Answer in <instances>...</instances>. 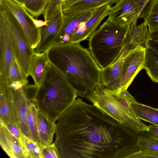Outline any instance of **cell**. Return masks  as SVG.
Here are the masks:
<instances>
[{
  "label": "cell",
  "mask_w": 158,
  "mask_h": 158,
  "mask_svg": "<svg viewBox=\"0 0 158 158\" xmlns=\"http://www.w3.org/2000/svg\"><path fill=\"white\" fill-rule=\"evenodd\" d=\"M47 51L49 62L64 75L78 96L85 98L99 85L101 69L89 49L79 43L52 45Z\"/></svg>",
  "instance_id": "obj_2"
},
{
  "label": "cell",
  "mask_w": 158,
  "mask_h": 158,
  "mask_svg": "<svg viewBox=\"0 0 158 158\" xmlns=\"http://www.w3.org/2000/svg\"><path fill=\"white\" fill-rule=\"evenodd\" d=\"M147 46L151 48L158 54V29L149 31Z\"/></svg>",
  "instance_id": "obj_31"
},
{
  "label": "cell",
  "mask_w": 158,
  "mask_h": 158,
  "mask_svg": "<svg viewBox=\"0 0 158 158\" xmlns=\"http://www.w3.org/2000/svg\"><path fill=\"white\" fill-rule=\"evenodd\" d=\"M10 11L23 30L33 49L37 47L40 38V28L35 25L32 16L23 7L13 0H0Z\"/></svg>",
  "instance_id": "obj_7"
},
{
  "label": "cell",
  "mask_w": 158,
  "mask_h": 158,
  "mask_svg": "<svg viewBox=\"0 0 158 158\" xmlns=\"http://www.w3.org/2000/svg\"><path fill=\"white\" fill-rule=\"evenodd\" d=\"M34 23L38 28H40L44 26H46L47 24V22L40 20H38L34 19H33Z\"/></svg>",
  "instance_id": "obj_35"
},
{
  "label": "cell",
  "mask_w": 158,
  "mask_h": 158,
  "mask_svg": "<svg viewBox=\"0 0 158 158\" xmlns=\"http://www.w3.org/2000/svg\"><path fill=\"white\" fill-rule=\"evenodd\" d=\"M27 96V121L32 140L39 144L37 124V112L38 110L34 97L35 89L29 85L25 86Z\"/></svg>",
  "instance_id": "obj_18"
},
{
  "label": "cell",
  "mask_w": 158,
  "mask_h": 158,
  "mask_svg": "<svg viewBox=\"0 0 158 158\" xmlns=\"http://www.w3.org/2000/svg\"><path fill=\"white\" fill-rule=\"evenodd\" d=\"M144 69L152 80L158 82V54L152 49L146 46Z\"/></svg>",
  "instance_id": "obj_24"
},
{
  "label": "cell",
  "mask_w": 158,
  "mask_h": 158,
  "mask_svg": "<svg viewBox=\"0 0 158 158\" xmlns=\"http://www.w3.org/2000/svg\"><path fill=\"white\" fill-rule=\"evenodd\" d=\"M22 140L27 158H40L42 147L39 144L23 135Z\"/></svg>",
  "instance_id": "obj_28"
},
{
  "label": "cell",
  "mask_w": 158,
  "mask_h": 158,
  "mask_svg": "<svg viewBox=\"0 0 158 158\" xmlns=\"http://www.w3.org/2000/svg\"><path fill=\"white\" fill-rule=\"evenodd\" d=\"M25 86L17 89H10L12 95L18 124L21 133L24 136L32 140L27 121V96Z\"/></svg>",
  "instance_id": "obj_16"
},
{
  "label": "cell",
  "mask_w": 158,
  "mask_h": 158,
  "mask_svg": "<svg viewBox=\"0 0 158 158\" xmlns=\"http://www.w3.org/2000/svg\"><path fill=\"white\" fill-rule=\"evenodd\" d=\"M139 18L143 19L149 31L158 29V0H150Z\"/></svg>",
  "instance_id": "obj_22"
},
{
  "label": "cell",
  "mask_w": 158,
  "mask_h": 158,
  "mask_svg": "<svg viewBox=\"0 0 158 158\" xmlns=\"http://www.w3.org/2000/svg\"><path fill=\"white\" fill-rule=\"evenodd\" d=\"M49 62L47 51L41 52H34L31 59L29 76L36 86L40 84Z\"/></svg>",
  "instance_id": "obj_20"
},
{
  "label": "cell",
  "mask_w": 158,
  "mask_h": 158,
  "mask_svg": "<svg viewBox=\"0 0 158 158\" xmlns=\"http://www.w3.org/2000/svg\"><path fill=\"white\" fill-rule=\"evenodd\" d=\"M18 3L20 4L21 5L23 4L24 0H13Z\"/></svg>",
  "instance_id": "obj_36"
},
{
  "label": "cell",
  "mask_w": 158,
  "mask_h": 158,
  "mask_svg": "<svg viewBox=\"0 0 158 158\" xmlns=\"http://www.w3.org/2000/svg\"><path fill=\"white\" fill-rule=\"evenodd\" d=\"M129 27L107 19L89 37V50L101 69L115 63L123 48Z\"/></svg>",
  "instance_id": "obj_5"
},
{
  "label": "cell",
  "mask_w": 158,
  "mask_h": 158,
  "mask_svg": "<svg viewBox=\"0 0 158 158\" xmlns=\"http://www.w3.org/2000/svg\"><path fill=\"white\" fill-rule=\"evenodd\" d=\"M0 9L8 22L11 37L14 56L25 76H29L31 59L35 52L16 19L2 2Z\"/></svg>",
  "instance_id": "obj_6"
},
{
  "label": "cell",
  "mask_w": 158,
  "mask_h": 158,
  "mask_svg": "<svg viewBox=\"0 0 158 158\" xmlns=\"http://www.w3.org/2000/svg\"><path fill=\"white\" fill-rule=\"evenodd\" d=\"M50 0H24L22 5L34 17L43 14Z\"/></svg>",
  "instance_id": "obj_26"
},
{
  "label": "cell",
  "mask_w": 158,
  "mask_h": 158,
  "mask_svg": "<svg viewBox=\"0 0 158 158\" xmlns=\"http://www.w3.org/2000/svg\"><path fill=\"white\" fill-rule=\"evenodd\" d=\"M14 58L9 27L5 14L0 9V76L6 80Z\"/></svg>",
  "instance_id": "obj_9"
},
{
  "label": "cell",
  "mask_w": 158,
  "mask_h": 158,
  "mask_svg": "<svg viewBox=\"0 0 158 158\" xmlns=\"http://www.w3.org/2000/svg\"><path fill=\"white\" fill-rule=\"evenodd\" d=\"M107 20L123 26L129 27L137 18L139 12L135 0H119L111 7Z\"/></svg>",
  "instance_id": "obj_11"
},
{
  "label": "cell",
  "mask_w": 158,
  "mask_h": 158,
  "mask_svg": "<svg viewBox=\"0 0 158 158\" xmlns=\"http://www.w3.org/2000/svg\"><path fill=\"white\" fill-rule=\"evenodd\" d=\"M131 106L138 118L158 126V109L139 103L132 102Z\"/></svg>",
  "instance_id": "obj_21"
},
{
  "label": "cell",
  "mask_w": 158,
  "mask_h": 158,
  "mask_svg": "<svg viewBox=\"0 0 158 158\" xmlns=\"http://www.w3.org/2000/svg\"><path fill=\"white\" fill-rule=\"evenodd\" d=\"M40 158H60L54 143L42 148Z\"/></svg>",
  "instance_id": "obj_30"
},
{
  "label": "cell",
  "mask_w": 158,
  "mask_h": 158,
  "mask_svg": "<svg viewBox=\"0 0 158 158\" xmlns=\"http://www.w3.org/2000/svg\"><path fill=\"white\" fill-rule=\"evenodd\" d=\"M85 98L134 132L148 130V126L141 121L134 111L131 104L136 101L127 90H112L98 85Z\"/></svg>",
  "instance_id": "obj_4"
},
{
  "label": "cell",
  "mask_w": 158,
  "mask_h": 158,
  "mask_svg": "<svg viewBox=\"0 0 158 158\" xmlns=\"http://www.w3.org/2000/svg\"><path fill=\"white\" fill-rule=\"evenodd\" d=\"M119 0H63L61 4L64 16L72 17L82 13L94 11L102 6H111Z\"/></svg>",
  "instance_id": "obj_12"
},
{
  "label": "cell",
  "mask_w": 158,
  "mask_h": 158,
  "mask_svg": "<svg viewBox=\"0 0 158 158\" xmlns=\"http://www.w3.org/2000/svg\"><path fill=\"white\" fill-rule=\"evenodd\" d=\"M148 40V33L146 29L140 25H137L136 23H133L129 27L121 53L114 63L123 60L138 46L145 47Z\"/></svg>",
  "instance_id": "obj_14"
},
{
  "label": "cell",
  "mask_w": 158,
  "mask_h": 158,
  "mask_svg": "<svg viewBox=\"0 0 158 158\" xmlns=\"http://www.w3.org/2000/svg\"></svg>",
  "instance_id": "obj_37"
},
{
  "label": "cell",
  "mask_w": 158,
  "mask_h": 158,
  "mask_svg": "<svg viewBox=\"0 0 158 158\" xmlns=\"http://www.w3.org/2000/svg\"><path fill=\"white\" fill-rule=\"evenodd\" d=\"M148 133L158 139V126L153 125L148 126Z\"/></svg>",
  "instance_id": "obj_34"
},
{
  "label": "cell",
  "mask_w": 158,
  "mask_h": 158,
  "mask_svg": "<svg viewBox=\"0 0 158 158\" xmlns=\"http://www.w3.org/2000/svg\"><path fill=\"white\" fill-rule=\"evenodd\" d=\"M123 60L101 69L99 85L112 90L121 89Z\"/></svg>",
  "instance_id": "obj_17"
},
{
  "label": "cell",
  "mask_w": 158,
  "mask_h": 158,
  "mask_svg": "<svg viewBox=\"0 0 158 158\" xmlns=\"http://www.w3.org/2000/svg\"><path fill=\"white\" fill-rule=\"evenodd\" d=\"M4 125L15 136L23 143L22 140L23 135L21 133L18 124L10 123Z\"/></svg>",
  "instance_id": "obj_32"
},
{
  "label": "cell",
  "mask_w": 158,
  "mask_h": 158,
  "mask_svg": "<svg viewBox=\"0 0 158 158\" xmlns=\"http://www.w3.org/2000/svg\"><path fill=\"white\" fill-rule=\"evenodd\" d=\"M7 81L8 86L15 81H20L27 84L28 82L27 78L24 74L15 57L10 65Z\"/></svg>",
  "instance_id": "obj_27"
},
{
  "label": "cell",
  "mask_w": 158,
  "mask_h": 158,
  "mask_svg": "<svg viewBox=\"0 0 158 158\" xmlns=\"http://www.w3.org/2000/svg\"><path fill=\"white\" fill-rule=\"evenodd\" d=\"M63 0H50L43 15L44 21L47 22L50 17L61 6Z\"/></svg>",
  "instance_id": "obj_29"
},
{
  "label": "cell",
  "mask_w": 158,
  "mask_h": 158,
  "mask_svg": "<svg viewBox=\"0 0 158 158\" xmlns=\"http://www.w3.org/2000/svg\"><path fill=\"white\" fill-rule=\"evenodd\" d=\"M0 144L7 155L11 158H27L24 150L0 130Z\"/></svg>",
  "instance_id": "obj_23"
},
{
  "label": "cell",
  "mask_w": 158,
  "mask_h": 158,
  "mask_svg": "<svg viewBox=\"0 0 158 158\" xmlns=\"http://www.w3.org/2000/svg\"><path fill=\"white\" fill-rule=\"evenodd\" d=\"M77 96L64 75L49 62L34 95L38 110L56 123Z\"/></svg>",
  "instance_id": "obj_3"
},
{
  "label": "cell",
  "mask_w": 158,
  "mask_h": 158,
  "mask_svg": "<svg viewBox=\"0 0 158 158\" xmlns=\"http://www.w3.org/2000/svg\"><path fill=\"white\" fill-rule=\"evenodd\" d=\"M57 121L60 158H122L132 147V130L79 98Z\"/></svg>",
  "instance_id": "obj_1"
},
{
  "label": "cell",
  "mask_w": 158,
  "mask_h": 158,
  "mask_svg": "<svg viewBox=\"0 0 158 158\" xmlns=\"http://www.w3.org/2000/svg\"><path fill=\"white\" fill-rule=\"evenodd\" d=\"M37 124L39 144L44 147L52 143L56 123L37 111Z\"/></svg>",
  "instance_id": "obj_19"
},
{
  "label": "cell",
  "mask_w": 158,
  "mask_h": 158,
  "mask_svg": "<svg viewBox=\"0 0 158 158\" xmlns=\"http://www.w3.org/2000/svg\"><path fill=\"white\" fill-rule=\"evenodd\" d=\"M143 131H142L136 142L139 150L152 153L158 158V139Z\"/></svg>",
  "instance_id": "obj_25"
},
{
  "label": "cell",
  "mask_w": 158,
  "mask_h": 158,
  "mask_svg": "<svg viewBox=\"0 0 158 158\" xmlns=\"http://www.w3.org/2000/svg\"><path fill=\"white\" fill-rule=\"evenodd\" d=\"M47 24L40 28L39 42L34 51L41 52L50 48L59 32L64 23L61 6L59 7L47 21Z\"/></svg>",
  "instance_id": "obj_10"
},
{
  "label": "cell",
  "mask_w": 158,
  "mask_h": 158,
  "mask_svg": "<svg viewBox=\"0 0 158 158\" xmlns=\"http://www.w3.org/2000/svg\"><path fill=\"white\" fill-rule=\"evenodd\" d=\"M0 121L4 125L10 123L18 124L11 90L6 79L0 76Z\"/></svg>",
  "instance_id": "obj_13"
},
{
  "label": "cell",
  "mask_w": 158,
  "mask_h": 158,
  "mask_svg": "<svg viewBox=\"0 0 158 158\" xmlns=\"http://www.w3.org/2000/svg\"><path fill=\"white\" fill-rule=\"evenodd\" d=\"M93 12H87L69 17L63 15V25L51 46L69 43L73 36L78 30L80 23L87 20Z\"/></svg>",
  "instance_id": "obj_15"
},
{
  "label": "cell",
  "mask_w": 158,
  "mask_h": 158,
  "mask_svg": "<svg viewBox=\"0 0 158 158\" xmlns=\"http://www.w3.org/2000/svg\"><path fill=\"white\" fill-rule=\"evenodd\" d=\"M146 49L139 46L123 60L121 89L127 90L137 74L144 69Z\"/></svg>",
  "instance_id": "obj_8"
},
{
  "label": "cell",
  "mask_w": 158,
  "mask_h": 158,
  "mask_svg": "<svg viewBox=\"0 0 158 158\" xmlns=\"http://www.w3.org/2000/svg\"><path fill=\"white\" fill-rule=\"evenodd\" d=\"M147 0H135L139 12V17L143 12L147 4Z\"/></svg>",
  "instance_id": "obj_33"
}]
</instances>
